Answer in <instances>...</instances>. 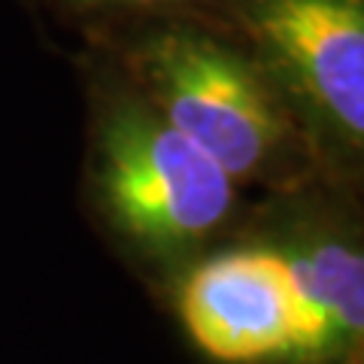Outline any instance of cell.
I'll return each instance as SVG.
<instances>
[{
	"label": "cell",
	"mask_w": 364,
	"mask_h": 364,
	"mask_svg": "<svg viewBox=\"0 0 364 364\" xmlns=\"http://www.w3.org/2000/svg\"><path fill=\"white\" fill-rule=\"evenodd\" d=\"M61 16L82 21L88 33L155 18H203L222 25L231 0H49Z\"/></svg>",
	"instance_id": "cell-6"
},
{
	"label": "cell",
	"mask_w": 364,
	"mask_h": 364,
	"mask_svg": "<svg viewBox=\"0 0 364 364\" xmlns=\"http://www.w3.org/2000/svg\"><path fill=\"white\" fill-rule=\"evenodd\" d=\"M179 318L219 364H282L301 355L298 289L273 246L225 249L195 264L179 286Z\"/></svg>",
	"instance_id": "cell-4"
},
{
	"label": "cell",
	"mask_w": 364,
	"mask_h": 364,
	"mask_svg": "<svg viewBox=\"0 0 364 364\" xmlns=\"http://www.w3.org/2000/svg\"><path fill=\"white\" fill-rule=\"evenodd\" d=\"M286 258L301 301L304 343L294 364H358L364 340V255L349 225L294 215L267 243Z\"/></svg>",
	"instance_id": "cell-5"
},
{
	"label": "cell",
	"mask_w": 364,
	"mask_h": 364,
	"mask_svg": "<svg viewBox=\"0 0 364 364\" xmlns=\"http://www.w3.org/2000/svg\"><path fill=\"white\" fill-rule=\"evenodd\" d=\"M88 100L97 200L124 240L152 261H179L225 228L240 186L158 116L100 46L88 58Z\"/></svg>",
	"instance_id": "cell-2"
},
{
	"label": "cell",
	"mask_w": 364,
	"mask_h": 364,
	"mask_svg": "<svg viewBox=\"0 0 364 364\" xmlns=\"http://www.w3.org/2000/svg\"><path fill=\"white\" fill-rule=\"evenodd\" d=\"M164 122L237 186L286 182L316 161L264 70L228 28L155 18L91 33Z\"/></svg>",
	"instance_id": "cell-1"
},
{
	"label": "cell",
	"mask_w": 364,
	"mask_h": 364,
	"mask_svg": "<svg viewBox=\"0 0 364 364\" xmlns=\"http://www.w3.org/2000/svg\"><path fill=\"white\" fill-rule=\"evenodd\" d=\"M222 25L246 46L316 161L364 149V0H231Z\"/></svg>",
	"instance_id": "cell-3"
}]
</instances>
